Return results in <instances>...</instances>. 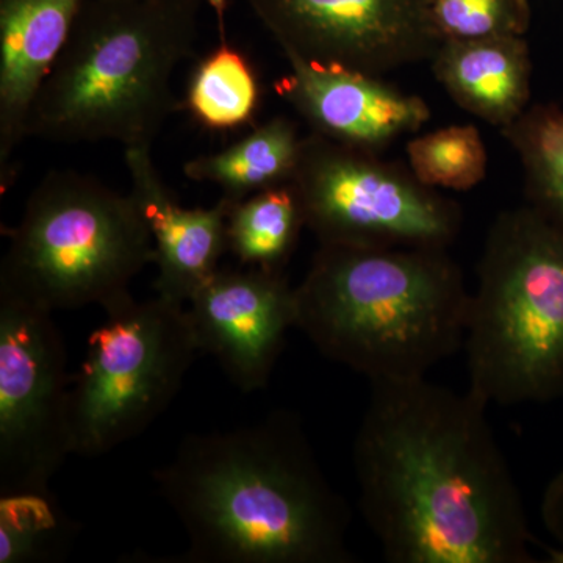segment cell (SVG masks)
<instances>
[{"mask_svg": "<svg viewBox=\"0 0 563 563\" xmlns=\"http://www.w3.org/2000/svg\"><path fill=\"white\" fill-rule=\"evenodd\" d=\"M354 440L358 506L393 563H532L523 496L488 404L426 377L373 383Z\"/></svg>", "mask_w": 563, "mask_h": 563, "instance_id": "1", "label": "cell"}, {"mask_svg": "<svg viewBox=\"0 0 563 563\" xmlns=\"http://www.w3.org/2000/svg\"><path fill=\"white\" fill-rule=\"evenodd\" d=\"M188 550L165 563H350V504L329 483L299 418L276 410L192 433L154 473Z\"/></svg>", "mask_w": 563, "mask_h": 563, "instance_id": "2", "label": "cell"}, {"mask_svg": "<svg viewBox=\"0 0 563 563\" xmlns=\"http://www.w3.org/2000/svg\"><path fill=\"white\" fill-rule=\"evenodd\" d=\"M296 296V329L369 384L426 377L453 357L472 299L448 250L335 244H320Z\"/></svg>", "mask_w": 563, "mask_h": 563, "instance_id": "3", "label": "cell"}, {"mask_svg": "<svg viewBox=\"0 0 563 563\" xmlns=\"http://www.w3.org/2000/svg\"><path fill=\"white\" fill-rule=\"evenodd\" d=\"M196 46L185 0H95L33 102L27 139L152 147L180 110L174 70Z\"/></svg>", "mask_w": 563, "mask_h": 563, "instance_id": "4", "label": "cell"}, {"mask_svg": "<svg viewBox=\"0 0 563 563\" xmlns=\"http://www.w3.org/2000/svg\"><path fill=\"white\" fill-rule=\"evenodd\" d=\"M463 350L488 406L563 396V229L528 203L488 229Z\"/></svg>", "mask_w": 563, "mask_h": 563, "instance_id": "5", "label": "cell"}, {"mask_svg": "<svg viewBox=\"0 0 563 563\" xmlns=\"http://www.w3.org/2000/svg\"><path fill=\"white\" fill-rule=\"evenodd\" d=\"M0 266V295L55 313L109 306L155 261L132 192L76 172H51L29 196Z\"/></svg>", "mask_w": 563, "mask_h": 563, "instance_id": "6", "label": "cell"}, {"mask_svg": "<svg viewBox=\"0 0 563 563\" xmlns=\"http://www.w3.org/2000/svg\"><path fill=\"white\" fill-rule=\"evenodd\" d=\"M73 374V455L101 457L136 439L176 398L199 352L187 306L125 292L103 307Z\"/></svg>", "mask_w": 563, "mask_h": 563, "instance_id": "7", "label": "cell"}, {"mask_svg": "<svg viewBox=\"0 0 563 563\" xmlns=\"http://www.w3.org/2000/svg\"><path fill=\"white\" fill-rule=\"evenodd\" d=\"M291 184L320 244L448 250L462 231L461 206L409 166L317 133L303 136Z\"/></svg>", "mask_w": 563, "mask_h": 563, "instance_id": "8", "label": "cell"}, {"mask_svg": "<svg viewBox=\"0 0 563 563\" xmlns=\"http://www.w3.org/2000/svg\"><path fill=\"white\" fill-rule=\"evenodd\" d=\"M70 388L54 313L0 295V495L49 490L73 455Z\"/></svg>", "mask_w": 563, "mask_h": 563, "instance_id": "9", "label": "cell"}, {"mask_svg": "<svg viewBox=\"0 0 563 563\" xmlns=\"http://www.w3.org/2000/svg\"><path fill=\"white\" fill-rule=\"evenodd\" d=\"M285 57L384 76L432 60L431 0H251Z\"/></svg>", "mask_w": 563, "mask_h": 563, "instance_id": "10", "label": "cell"}, {"mask_svg": "<svg viewBox=\"0 0 563 563\" xmlns=\"http://www.w3.org/2000/svg\"><path fill=\"white\" fill-rule=\"evenodd\" d=\"M199 351L244 393L262 390L298 320L296 287L284 272L220 268L187 303Z\"/></svg>", "mask_w": 563, "mask_h": 563, "instance_id": "11", "label": "cell"}, {"mask_svg": "<svg viewBox=\"0 0 563 563\" xmlns=\"http://www.w3.org/2000/svg\"><path fill=\"white\" fill-rule=\"evenodd\" d=\"M290 73L276 81V92L324 139L383 154L402 136L431 120L424 99L407 95L361 70L287 57Z\"/></svg>", "mask_w": 563, "mask_h": 563, "instance_id": "12", "label": "cell"}, {"mask_svg": "<svg viewBox=\"0 0 563 563\" xmlns=\"http://www.w3.org/2000/svg\"><path fill=\"white\" fill-rule=\"evenodd\" d=\"M132 196L150 225L158 274L155 291L184 303L220 269L228 252L232 203L222 198L210 209H185L174 199L152 161L151 147H124Z\"/></svg>", "mask_w": 563, "mask_h": 563, "instance_id": "13", "label": "cell"}, {"mask_svg": "<svg viewBox=\"0 0 563 563\" xmlns=\"http://www.w3.org/2000/svg\"><path fill=\"white\" fill-rule=\"evenodd\" d=\"M87 0L0 2V179L11 180V158L27 139L33 102L54 69Z\"/></svg>", "mask_w": 563, "mask_h": 563, "instance_id": "14", "label": "cell"}, {"mask_svg": "<svg viewBox=\"0 0 563 563\" xmlns=\"http://www.w3.org/2000/svg\"><path fill=\"white\" fill-rule=\"evenodd\" d=\"M432 70L463 110L499 131L531 106V52L523 36L443 41Z\"/></svg>", "mask_w": 563, "mask_h": 563, "instance_id": "15", "label": "cell"}, {"mask_svg": "<svg viewBox=\"0 0 563 563\" xmlns=\"http://www.w3.org/2000/svg\"><path fill=\"white\" fill-rule=\"evenodd\" d=\"M303 136L295 122L276 117L252 129L228 150L199 155L184 165L190 180L221 188L222 198L243 201L255 192L288 184L301 157Z\"/></svg>", "mask_w": 563, "mask_h": 563, "instance_id": "16", "label": "cell"}, {"mask_svg": "<svg viewBox=\"0 0 563 563\" xmlns=\"http://www.w3.org/2000/svg\"><path fill=\"white\" fill-rule=\"evenodd\" d=\"M306 228L301 199L291 181L233 202L228 252L250 268L284 272Z\"/></svg>", "mask_w": 563, "mask_h": 563, "instance_id": "17", "label": "cell"}, {"mask_svg": "<svg viewBox=\"0 0 563 563\" xmlns=\"http://www.w3.org/2000/svg\"><path fill=\"white\" fill-rule=\"evenodd\" d=\"M523 166L528 206L563 229V109L531 103L501 131Z\"/></svg>", "mask_w": 563, "mask_h": 563, "instance_id": "18", "label": "cell"}, {"mask_svg": "<svg viewBox=\"0 0 563 563\" xmlns=\"http://www.w3.org/2000/svg\"><path fill=\"white\" fill-rule=\"evenodd\" d=\"M261 106L257 74L242 52L221 40L192 73L187 102L192 118L210 131L247 124Z\"/></svg>", "mask_w": 563, "mask_h": 563, "instance_id": "19", "label": "cell"}, {"mask_svg": "<svg viewBox=\"0 0 563 563\" xmlns=\"http://www.w3.org/2000/svg\"><path fill=\"white\" fill-rule=\"evenodd\" d=\"M77 533L51 488L0 495V563L60 562Z\"/></svg>", "mask_w": 563, "mask_h": 563, "instance_id": "20", "label": "cell"}, {"mask_svg": "<svg viewBox=\"0 0 563 563\" xmlns=\"http://www.w3.org/2000/svg\"><path fill=\"white\" fill-rule=\"evenodd\" d=\"M410 172L433 190L468 191L487 176V147L472 124L448 125L407 143Z\"/></svg>", "mask_w": 563, "mask_h": 563, "instance_id": "21", "label": "cell"}, {"mask_svg": "<svg viewBox=\"0 0 563 563\" xmlns=\"http://www.w3.org/2000/svg\"><path fill=\"white\" fill-rule=\"evenodd\" d=\"M431 20L443 41L525 36L529 0H431Z\"/></svg>", "mask_w": 563, "mask_h": 563, "instance_id": "22", "label": "cell"}, {"mask_svg": "<svg viewBox=\"0 0 563 563\" xmlns=\"http://www.w3.org/2000/svg\"><path fill=\"white\" fill-rule=\"evenodd\" d=\"M540 512L544 528L563 547V472L555 474L544 488Z\"/></svg>", "mask_w": 563, "mask_h": 563, "instance_id": "23", "label": "cell"}, {"mask_svg": "<svg viewBox=\"0 0 563 563\" xmlns=\"http://www.w3.org/2000/svg\"><path fill=\"white\" fill-rule=\"evenodd\" d=\"M211 9L217 11L218 20H220L221 40H225L224 35V13L228 10V0H207Z\"/></svg>", "mask_w": 563, "mask_h": 563, "instance_id": "24", "label": "cell"}]
</instances>
